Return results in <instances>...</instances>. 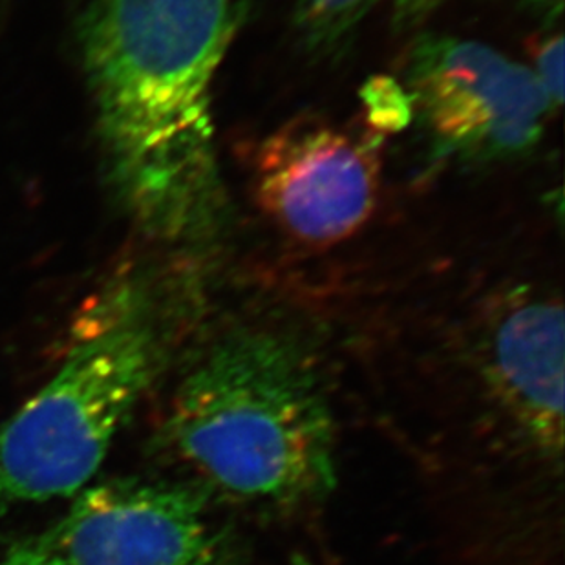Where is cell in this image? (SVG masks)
Masks as SVG:
<instances>
[{
  "mask_svg": "<svg viewBox=\"0 0 565 565\" xmlns=\"http://www.w3.org/2000/svg\"><path fill=\"white\" fill-rule=\"evenodd\" d=\"M441 0H394L395 26L411 30L427 21Z\"/></svg>",
  "mask_w": 565,
  "mask_h": 565,
  "instance_id": "cell-11",
  "label": "cell"
},
{
  "mask_svg": "<svg viewBox=\"0 0 565 565\" xmlns=\"http://www.w3.org/2000/svg\"><path fill=\"white\" fill-rule=\"evenodd\" d=\"M406 75L414 110L443 154H523L539 143L553 114L533 70L478 41L425 35L412 50Z\"/></svg>",
  "mask_w": 565,
  "mask_h": 565,
  "instance_id": "cell-5",
  "label": "cell"
},
{
  "mask_svg": "<svg viewBox=\"0 0 565 565\" xmlns=\"http://www.w3.org/2000/svg\"><path fill=\"white\" fill-rule=\"evenodd\" d=\"M335 381L302 326L233 317L192 353L172 392L166 443L209 502L305 516L337 483Z\"/></svg>",
  "mask_w": 565,
  "mask_h": 565,
  "instance_id": "cell-3",
  "label": "cell"
},
{
  "mask_svg": "<svg viewBox=\"0 0 565 565\" xmlns=\"http://www.w3.org/2000/svg\"><path fill=\"white\" fill-rule=\"evenodd\" d=\"M381 136L326 119L297 118L267 136L255 158L256 198L267 216L306 246H333L374 213Z\"/></svg>",
  "mask_w": 565,
  "mask_h": 565,
  "instance_id": "cell-7",
  "label": "cell"
},
{
  "mask_svg": "<svg viewBox=\"0 0 565 565\" xmlns=\"http://www.w3.org/2000/svg\"><path fill=\"white\" fill-rule=\"evenodd\" d=\"M536 4L542 6L545 10H551V13H558L562 10V2L564 0H533Z\"/></svg>",
  "mask_w": 565,
  "mask_h": 565,
  "instance_id": "cell-13",
  "label": "cell"
},
{
  "mask_svg": "<svg viewBox=\"0 0 565 565\" xmlns=\"http://www.w3.org/2000/svg\"><path fill=\"white\" fill-rule=\"evenodd\" d=\"M370 127L375 134L397 132L411 124L414 102L405 86L392 77L379 75L370 79L361 90Z\"/></svg>",
  "mask_w": 565,
  "mask_h": 565,
  "instance_id": "cell-9",
  "label": "cell"
},
{
  "mask_svg": "<svg viewBox=\"0 0 565 565\" xmlns=\"http://www.w3.org/2000/svg\"><path fill=\"white\" fill-rule=\"evenodd\" d=\"M533 74L536 75L553 113L562 107L564 99V39L561 33L551 35L539 44L534 54Z\"/></svg>",
  "mask_w": 565,
  "mask_h": 565,
  "instance_id": "cell-10",
  "label": "cell"
},
{
  "mask_svg": "<svg viewBox=\"0 0 565 565\" xmlns=\"http://www.w3.org/2000/svg\"><path fill=\"white\" fill-rule=\"evenodd\" d=\"M191 565H244L241 555H236V551L233 550V545L227 540L218 536V540L214 542L213 547L203 553L198 561L192 562Z\"/></svg>",
  "mask_w": 565,
  "mask_h": 565,
  "instance_id": "cell-12",
  "label": "cell"
},
{
  "mask_svg": "<svg viewBox=\"0 0 565 565\" xmlns=\"http://www.w3.org/2000/svg\"><path fill=\"white\" fill-rule=\"evenodd\" d=\"M564 305L514 289L333 370L416 481L447 565H564Z\"/></svg>",
  "mask_w": 565,
  "mask_h": 565,
  "instance_id": "cell-1",
  "label": "cell"
},
{
  "mask_svg": "<svg viewBox=\"0 0 565 565\" xmlns=\"http://www.w3.org/2000/svg\"><path fill=\"white\" fill-rule=\"evenodd\" d=\"M377 0H295V22L305 43L317 54H335L347 46Z\"/></svg>",
  "mask_w": 565,
  "mask_h": 565,
  "instance_id": "cell-8",
  "label": "cell"
},
{
  "mask_svg": "<svg viewBox=\"0 0 565 565\" xmlns=\"http://www.w3.org/2000/svg\"><path fill=\"white\" fill-rule=\"evenodd\" d=\"M169 361L156 289L114 277L81 311L63 366L0 427V516L74 497Z\"/></svg>",
  "mask_w": 565,
  "mask_h": 565,
  "instance_id": "cell-4",
  "label": "cell"
},
{
  "mask_svg": "<svg viewBox=\"0 0 565 565\" xmlns=\"http://www.w3.org/2000/svg\"><path fill=\"white\" fill-rule=\"evenodd\" d=\"M191 483L90 487L60 522L11 545L0 565H191L218 540Z\"/></svg>",
  "mask_w": 565,
  "mask_h": 565,
  "instance_id": "cell-6",
  "label": "cell"
},
{
  "mask_svg": "<svg viewBox=\"0 0 565 565\" xmlns=\"http://www.w3.org/2000/svg\"><path fill=\"white\" fill-rule=\"evenodd\" d=\"M241 0H96L83 57L108 174L158 241L213 235L224 211L213 85Z\"/></svg>",
  "mask_w": 565,
  "mask_h": 565,
  "instance_id": "cell-2",
  "label": "cell"
}]
</instances>
